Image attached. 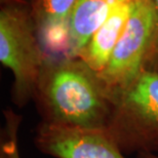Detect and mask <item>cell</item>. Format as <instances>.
Here are the masks:
<instances>
[{"label": "cell", "mask_w": 158, "mask_h": 158, "mask_svg": "<svg viewBox=\"0 0 158 158\" xmlns=\"http://www.w3.org/2000/svg\"><path fill=\"white\" fill-rule=\"evenodd\" d=\"M5 122L1 135L0 158H22L19 148V129L22 116L11 110L4 111Z\"/></svg>", "instance_id": "cell-9"}, {"label": "cell", "mask_w": 158, "mask_h": 158, "mask_svg": "<svg viewBox=\"0 0 158 158\" xmlns=\"http://www.w3.org/2000/svg\"><path fill=\"white\" fill-rule=\"evenodd\" d=\"M41 121L104 129L112 103L96 72L79 58L45 61L34 94Z\"/></svg>", "instance_id": "cell-1"}, {"label": "cell", "mask_w": 158, "mask_h": 158, "mask_svg": "<svg viewBox=\"0 0 158 158\" xmlns=\"http://www.w3.org/2000/svg\"><path fill=\"white\" fill-rule=\"evenodd\" d=\"M154 14V30L144 69L158 72V0H150Z\"/></svg>", "instance_id": "cell-10"}, {"label": "cell", "mask_w": 158, "mask_h": 158, "mask_svg": "<svg viewBox=\"0 0 158 158\" xmlns=\"http://www.w3.org/2000/svg\"><path fill=\"white\" fill-rule=\"evenodd\" d=\"M106 131L125 154L158 153V72L144 69L111 97Z\"/></svg>", "instance_id": "cell-2"}, {"label": "cell", "mask_w": 158, "mask_h": 158, "mask_svg": "<svg viewBox=\"0 0 158 158\" xmlns=\"http://www.w3.org/2000/svg\"><path fill=\"white\" fill-rule=\"evenodd\" d=\"M77 0H38L40 30L37 33L46 61L73 58L68 21Z\"/></svg>", "instance_id": "cell-6"}, {"label": "cell", "mask_w": 158, "mask_h": 158, "mask_svg": "<svg viewBox=\"0 0 158 158\" xmlns=\"http://www.w3.org/2000/svg\"><path fill=\"white\" fill-rule=\"evenodd\" d=\"M122 0H77L68 21L71 53L76 58Z\"/></svg>", "instance_id": "cell-8"}, {"label": "cell", "mask_w": 158, "mask_h": 158, "mask_svg": "<svg viewBox=\"0 0 158 158\" xmlns=\"http://www.w3.org/2000/svg\"><path fill=\"white\" fill-rule=\"evenodd\" d=\"M34 143L39 151L55 158H125L106 128L69 127L41 121Z\"/></svg>", "instance_id": "cell-5"}, {"label": "cell", "mask_w": 158, "mask_h": 158, "mask_svg": "<svg viewBox=\"0 0 158 158\" xmlns=\"http://www.w3.org/2000/svg\"><path fill=\"white\" fill-rule=\"evenodd\" d=\"M154 14L150 0H135L125 29L99 77L109 98L123 89L144 70L152 40Z\"/></svg>", "instance_id": "cell-4"}, {"label": "cell", "mask_w": 158, "mask_h": 158, "mask_svg": "<svg viewBox=\"0 0 158 158\" xmlns=\"http://www.w3.org/2000/svg\"><path fill=\"white\" fill-rule=\"evenodd\" d=\"M0 62L14 76L12 101L24 107L34 99L45 56L29 17L17 6L0 12Z\"/></svg>", "instance_id": "cell-3"}, {"label": "cell", "mask_w": 158, "mask_h": 158, "mask_svg": "<svg viewBox=\"0 0 158 158\" xmlns=\"http://www.w3.org/2000/svg\"><path fill=\"white\" fill-rule=\"evenodd\" d=\"M138 158H158V154L155 153H140Z\"/></svg>", "instance_id": "cell-11"}, {"label": "cell", "mask_w": 158, "mask_h": 158, "mask_svg": "<svg viewBox=\"0 0 158 158\" xmlns=\"http://www.w3.org/2000/svg\"><path fill=\"white\" fill-rule=\"evenodd\" d=\"M135 4V0H122L76 56L97 74L106 68Z\"/></svg>", "instance_id": "cell-7"}]
</instances>
